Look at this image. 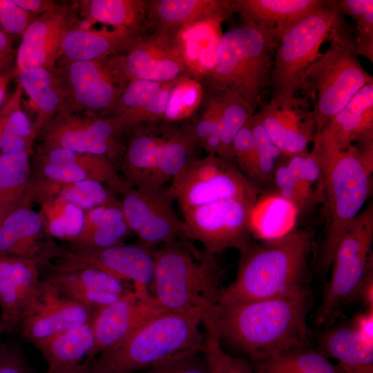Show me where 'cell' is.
<instances>
[{"mask_svg":"<svg viewBox=\"0 0 373 373\" xmlns=\"http://www.w3.org/2000/svg\"><path fill=\"white\" fill-rule=\"evenodd\" d=\"M309 294L307 289L234 304L216 303L202 323L220 343L258 361L305 345Z\"/></svg>","mask_w":373,"mask_h":373,"instance_id":"cell-1","label":"cell"},{"mask_svg":"<svg viewBox=\"0 0 373 373\" xmlns=\"http://www.w3.org/2000/svg\"><path fill=\"white\" fill-rule=\"evenodd\" d=\"M314 232L306 228L240 250L235 280L220 288L216 303L234 304L269 298L305 288Z\"/></svg>","mask_w":373,"mask_h":373,"instance_id":"cell-2","label":"cell"},{"mask_svg":"<svg viewBox=\"0 0 373 373\" xmlns=\"http://www.w3.org/2000/svg\"><path fill=\"white\" fill-rule=\"evenodd\" d=\"M312 142L310 152L321 172L318 188L325 202L326 217L318 267L327 271L348 227L370 197L373 164L363 157L355 145L339 149L325 128L316 132Z\"/></svg>","mask_w":373,"mask_h":373,"instance_id":"cell-3","label":"cell"},{"mask_svg":"<svg viewBox=\"0 0 373 373\" xmlns=\"http://www.w3.org/2000/svg\"><path fill=\"white\" fill-rule=\"evenodd\" d=\"M200 312L162 311L124 341L90 360V373H135L175 354L202 349Z\"/></svg>","mask_w":373,"mask_h":373,"instance_id":"cell-4","label":"cell"},{"mask_svg":"<svg viewBox=\"0 0 373 373\" xmlns=\"http://www.w3.org/2000/svg\"><path fill=\"white\" fill-rule=\"evenodd\" d=\"M151 296L163 311L200 312L216 303L222 266L216 255L200 253L191 244L173 242L155 249Z\"/></svg>","mask_w":373,"mask_h":373,"instance_id":"cell-5","label":"cell"},{"mask_svg":"<svg viewBox=\"0 0 373 373\" xmlns=\"http://www.w3.org/2000/svg\"><path fill=\"white\" fill-rule=\"evenodd\" d=\"M275 48L274 39L256 28H230L220 37L204 86L234 94L254 115L269 91Z\"/></svg>","mask_w":373,"mask_h":373,"instance_id":"cell-6","label":"cell"},{"mask_svg":"<svg viewBox=\"0 0 373 373\" xmlns=\"http://www.w3.org/2000/svg\"><path fill=\"white\" fill-rule=\"evenodd\" d=\"M329 46L307 69L303 95L310 99L316 122V132L343 108L372 76L358 58L355 36L341 15L327 38Z\"/></svg>","mask_w":373,"mask_h":373,"instance_id":"cell-7","label":"cell"},{"mask_svg":"<svg viewBox=\"0 0 373 373\" xmlns=\"http://www.w3.org/2000/svg\"><path fill=\"white\" fill-rule=\"evenodd\" d=\"M341 15L337 0H326L283 34L274 51L270 98L298 95L303 90L307 69Z\"/></svg>","mask_w":373,"mask_h":373,"instance_id":"cell-8","label":"cell"},{"mask_svg":"<svg viewBox=\"0 0 373 373\" xmlns=\"http://www.w3.org/2000/svg\"><path fill=\"white\" fill-rule=\"evenodd\" d=\"M373 203L370 202L348 227L336 250L332 274L318 308L316 321L337 316L348 302L360 296L373 273Z\"/></svg>","mask_w":373,"mask_h":373,"instance_id":"cell-9","label":"cell"},{"mask_svg":"<svg viewBox=\"0 0 373 373\" xmlns=\"http://www.w3.org/2000/svg\"><path fill=\"white\" fill-rule=\"evenodd\" d=\"M167 191L182 211L230 199L257 202L260 191L233 162L209 154L192 161Z\"/></svg>","mask_w":373,"mask_h":373,"instance_id":"cell-10","label":"cell"},{"mask_svg":"<svg viewBox=\"0 0 373 373\" xmlns=\"http://www.w3.org/2000/svg\"><path fill=\"white\" fill-rule=\"evenodd\" d=\"M55 73L68 102L92 113H110L129 82L119 54L89 61H65Z\"/></svg>","mask_w":373,"mask_h":373,"instance_id":"cell-11","label":"cell"},{"mask_svg":"<svg viewBox=\"0 0 373 373\" xmlns=\"http://www.w3.org/2000/svg\"><path fill=\"white\" fill-rule=\"evenodd\" d=\"M257 202L230 199L182 210L191 240L217 255L229 249L239 251L251 240L252 215Z\"/></svg>","mask_w":373,"mask_h":373,"instance_id":"cell-12","label":"cell"},{"mask_svg":"<svg viewBox=\"0 0 373 373\" xmlns=\"http://www.w3.org/2000/svg\"><path fill=\"white\" fill-rule=\"evenodd\" d=\"M122 194V209L140 243L153 248L173 242L191 244L189 229L175 213L167 188L128 187Z\"/></svg>","mask_w":373,"mask_h":373,"instance_id":"cell-13","label":"cell"},{"mask_svg":"<svg viewBox=\"0 0 373 373\" xmlns=\"http://www.w3.org/2000/svg\"><path fill=\"white\" fill-rule=\"evenodd\" d=\"M46 148H64L106 157L115 164L126 150L119 140L124 133L110 117L92 113L79 114L67 107L59 112L45 126Z\"/></svg>","mask_w":373,"mask_h":373,"instance_id":"cell-14","label":"cell"},{"mask_svg":"<svg viewBox=\"0 0 373 373\" xmlns=\"http://www.w3.org/2000/svg\"><path fill=\"white\" fill-rule=\"evenodd\" d=\"M179 32L154 31L142 36L119 54L122 69L130 81L168 82L191 73Z\"/></svg>","mask_w":373,"mask_h":373,"instance_id":"cell-15","label":"cell"},{"mask_svg":"<svg viewBox=\"0 0 373 373\" xmlns=\"http://www.w3.org/2000/svg\"><path fill=\"white\" fill-rule=\"evenodd\" d=\"M155 249L142 243L120 244L104 249H70L57 252L55 267L90 266L100 269L121 280L131 281L134 291L150 297L155 269Z\"/></svg>","mask_w":373,"mask_h":373,"instance_id":"cell-16","label":"cell"},{"mask_svg":"<svg viewBox=\"0 0 373 373\" xmlns=\"http://www.w3.org/2000/svg\"><path fill=\"white\" fill-rule=\"evenodd\" d=\"M254 115L283 157L308 151L316 133L313 105L305 95L271 97Z\"/></svg>","mask_w":373,"mask_h":373,"instance_id":"cell-17","label":"cell"},{"mask_svg":"<svg viewBox=\"0 0 373 373\" xmlns=\"http://www.w3.org/2000/svg\"><path fill=\"white\" fill-rule=\"evenodd\" d=\"M95 309L68 298L46 280L23 311L19 326L32 343L90 323Z\"/></svg>","mask_w":373,"mask_h":373,"instance_id":"cell-18","label":"cell"},{"mask_svg":"<svg viewBox=\"0 0 373 373\" xmlns=\"http://www.w3.org/2000/svg\"><path fill=\"white\" fill-rule=\"evenodd\" d=\"M76 23L69 10L57 5L37 17L21 34L16 52L15 75L19 71L34 68L55 71L56 64L61 58L63 39Z\"/></svg>","mask_w":373,"mask_h":373,"instance_id":"cell-19","label":"cell"},{"mask_svg":"<svg viewBox=\"0 0 373 373\" xmlns=\"http://www.w3.org/2000/svg\"><path fill=\"white\" fill-rule=\"evenodd\" d=\"M152 296L128 291L115 302L95 309L90 324L95 346L91 356L115 346L149 319L162 312Z\"/></svg>","mask_w":373,"mask_h":373,"instance_id":"cell-20","label":"cell"},{"mask_svg":"<svg viewBox=\"0 0 373 373\" xmlns=\"http://www.w3.org/2000/svg\"><path fill=\"white\" fill-rule=\"evenodd\" d=\"M45 280L66 297L94 309L128 291L122 280L90 266L53 267Z\"/></svg>","mask_w":373,"mask_h":373,"instance_id":"cell-21","label":"cell"},{"mask_svg":"<svg viewBox=\"0 0 373 373\" xmlns=\"http://www.w3.org/2000/svg\"><path fill=\"white\" fill-rule=\"evenodd\" d=\"M179 78L168 82L130 81L109 117L124 133L141 124L164 122L171 93Z\"/></svg>","mask_w":373,"mask_h":373,"instance_id":"cell-22","label":"cell"},{"mask_svg":"<svg viewBox=\"0 0 373 373\" xmlns=\"http://www.w3.org/2000/svg\"><path fill=\"white\" fill-rule=\"evenodd\" d=\"M233 13L231 0H148L146 23L153 31L180 32L202 22H222Z\"/></svg>","mask_w":373,"mask_h":373,"instance_id":"cell-23","label":"cell"},{"mask_svg":"<svg viewBox=\"0 0 373 373\" xmlns=\"http://www.w3.org/2000/svg\"><path fill=\"white\" fill-rule=\"evenodd\" d=\"M326 0H231L242 23L274 39L276 45L298 21L322 6Z\"/></svg>","mask_w":373,"mask_h":373,"instance_id":"cell-24","label":"cell"},{"mask_svg":"<svg viewBox=\"0 0 373 373\" xmlns=\"http://www.w3.org/2000/svg\"><path fill=\"white\" fill-rule=\"evenodd\" d=\"M143 35L104 26L100 30L83 28L77 23L66 33L61 48L64 61H89L119 54Z\"/></svg>","mask_w":373,"mask_h":373,"instance_id":"cell-25","label":"cell"},{"mask_svg":"<svg viewBox=\"0 0 373 373\" xmlns=\"http://www.w3.org/2000/svg\"><path fill=\"white\" fill-rule=\"evenodd\" d=\"M41 214L23 206L6 215L0 222V256L44 260L50 250L40 242L44 229Z\"/></svg>","mask_w":373,"mask_h":373,"instance_id":"cell-26","label":"cell"},{"mask_svg":"<svg viewBox=\"0 0 373 373\" xmlns=\"http://www.w3.org/2000/svg\"><path fill=\"white\" fill-rule=\"evenodd\" d=\"M162 123H144L131 130L132 133L120 162L124 182L128 187H149L155 164Z\"/></svg>","mask_w":373,"mask_h":373,"instance_id":"cell-27","label":"cell"},{"mask_svg":"<svg viewBox=\"0 0 373 373\" xmlns=\"http://www.w3.org/2000/svg\"><path fill=\"white\" fill-rule=\"evenodd\" d=\"M323 128L341 150L373 137V83L358 91Z\"/></svg>","mask_w":373,"mask_h":373,"instance_id":"cell-28","label":"cell"},{"mask_svg":"<svg viewBox=\"0 0 373 373\" xmlns=\"http://www.w3.org/2000/svg\"><path fill=\"white\" fill-rule=\"evenodd\" d=\"M15 75L37 113L33 124L37 135L59 112L68 107L67 98L55 71L34 68Z\"/></svg>","mask_w":373,"mask_h":373,"instance_id":"cell-29","label":"cell"},{"mask_svg":"<svg viewBox=\"0 0 373 373\" xmlns=\"http://www.w3.org/2000/svg\"><path fill=\"white\" fill-rule=\"evenodd\" d=\"M197 144L183 126L162 123L155 167L149 187H162L195 160Z\"/></svg>","mask_w":373,"mask_h":373,"instance_id":"cell-30","label":"cell"},{"mask_svg":"<svg viewBox=\"0 0 373 373\" xmlns=\"http://www.w3.org/2000/svg\"><path fill=\"white\" fill-rule=\"evenodd\" d=\"M320 343L343 373H373V343L352 325L329 329L322 334Z\"/></svg>","mask_w":373,"mask_h":373,"instance_id":"cell-31","label":"cell"},{"mask_svg":"<svg viewBox=\"0 0 373 373\" xmlns=\"http://www.w3.org/2000/svg\"><path fill=\"white\" fill-rule=\"evenodd\" d=\"M131 232L120 203L87 211L80 235L71 249H104L124 243Z\"/></svg>","mask_w":373,"mask_h":373,"instance_id":"cell-32","label":"cell"},{"mask_svg":"<svg viewBox=\"0 0 373 373\" xmlns=\"http://www.w3.org/2000/svg\"><path fill=\"white\" fill-rule=\"evenodd\" d=\"M40 351L48 367L79 363L91 360L95 340L90 323L57 333L32 343Z\"/></svg>","mask_w":373,"mask_h":373,"instance_id":"cell-33","label":"cell"},{"mask_svg":"<svg viewBox=\"0 0 373 373\" xmlns=\"http://www.w3.org/2000/svg\"><path fill=\"white\" fill-rule=\"evenodd\" d=\"M90 24L102 23L143 35L148 30L147 0H89L79 2Z\"/></svg>","mask_w":373,"mask_h":373,"instance_id":"cell-34","label":"cell"},{"mask_svg":"<svg viewBox=\"0 0 373 373\" xmlns=\"http://www.w3.org/2000/svg\"><path fill=\"white\" fill-rule=\"evenodd\" d=\"M29 153L0 154V222L32 197Z\"/></svg>","mask_w":373,"mask_h":373,"instance_id":"cell-35","label":"cell"},{"mask_svg":"<svg viewBox=\"0 0 373 373\" xmlns=\"http://www.w3.org/2000/svg\"><path fill=\"white\" fill-rule=\"evenodd\" d=\"M22 88L18 83L0 111V151L2 153L28 152L36 133L21 106Z\"/></svg>","mask_w":373,"mask_h":373,"instance_id":"cell-36","label":"cell"},{"mask_svg":"<svg viewBox=\"0 0 373 373\" xmlns=\"http://www.w3.org/2000/svg\"><path fill=\"white\" fill-rule=\"evenodd\" d=\"M251 362L256 373H343L325 354L305 345Z\"/></svg>","mask_w":373,"mask_h":373,"instance_id":"cell-37","label":"cell"},{"mask_svg":"<svg viewBox=\"0 0 373 373\" xmlns=\"http://www.w3.org/2000/svg\"><path fill=\"white\" fill-rule=\"evenodd\" d=\"M205 92L201 105L195 113L182 125L198 146L209 155H218L219 142L218 127L221 117L224 90L204 86Z\"/></svg>","mask_w":373,"mask_h":373,"instance_id":"cell-38","label":"cell"},{"mask_svg":"<svg viewBox=\"0 0 373 373\" xmlns=\"http://www.w3.org/2000/svg\"><path fill=\"white\" fill-rule=\"evenodd\" d=\"M44 202L47 219L44 227L48 233L54 238L70 242L76 239L84 227V210L57 196Z\"/></svg>","mask_w":373,"mask_h":373,"instance_id":"cell-39","label":"cell"},{"mask_svg":"<svg viewBox=\"0 0 373 373\" xmlns=\"http://www.w3.org/2000/svg\"><path fill=\"white\" fill-rule=\"evenodd\" d=\"M205 88L192 73L181 76L172 90L164 123L175 124L186 120L202 104Z\"/></svg>","mask_w":373,"mask_h":373,"instance_id":"cell-40","label":"cell"},{"mask_svg":"<svg viewBox=\"0 0 373 373\" xmlns=\"http://www.w3.org/2000/svg\"><path fill=\"white\" fill-rule=\"evenodd\" d=\"M251 115H253L249 113L241 99L225 90L222 111L217 131L219 142L217 156L233 162L232 148L233 140Z\"/></svg>","mask_w":373,"mask_h":373,"instance_id":"cell-41","label":"cell"},{"mask_svg":"<svg viewBox=\"0 0 373 373\" xmlns=\"http://www.w3.org/2000/svg\"><path fill=\"white\" fill-rule=\"evenodd\" d=\"M26 305L14 274L11 258L0 256L1 318L11 329L19 326Z\"/></svg>","mask_w":373,"mask_h":373,"instance_id":"cell-42","label":"cell"},{"mask_svg":"<svg viewBox=\"0 0 373 373\" xmlns=\"http://www.w3.org/2000/svg\"><path fill=\"white\" fill-rule=\"evenodd\" d=\"M273 183L280 195L293 204L298 211H308L323 195L318 189L298 180L289 171L285 162L279 160L274 174Z\"/></svg>","mask_w":373,"mask_h":373,"instance_id":"cell-43","label":"cell"},{"mask_svg":"<svg viewBox=\"0 0 373 373\" xmlns=\"http://www.w3.org/2000/svg\"><path fill=\"white\" fill-rule=\"evenodd\" d=\"M341 13L356 23L357 51L373 63V1L337 0Z\"/></svg>","mask_w":373,"mask_h":373,"instance_id":"cell-44","label":"cell"},{"mask_svg":"<svg viewBox=\"0 0 373 373\" xmlns=\"http://www.w3.org/2000/svg\"><path fill=\"white\" fill-rule=\"evenodd\" d=\"M56 195L87 211L102 205L120 203L112 190L103 183L93 180L61 186Z\"/></svg>","mask_w":373,"mask_h":373,"instance_id":"cell-45","label":"cell"},{"mask_svg":"<svg viewBox=\"0 0 373 373\" xmlns=\"http://www.w3.org/2000/svg\"><path fill=\"white\" fill-rule=\"evenodd\" d=\"M205 330L202 351L209 373H256L249 360L227 352L216 336Z\"/></svg>","mask_w":373,"mask_h":373,"instance_id":"cell-46","label":"cell"},{"mask_svg":"<svg viewBox=\"0 0 373 373\" xmlns=\"http://www.w3.org/2000/svg\"><path fill=\"white\" fill-rule=\"evenodd\" d=\"M251 128L257 154L256 181L273 183L274 171L282 154L254 115L251 118Z\"/></svg>","mask_w":373,"mask_h":373,"instance_id":"cell-47","label":"cell"},{"mask_svg":"<svg viewBox=\"0 0 373 373\" xmlns=\"http://www.w3.org/2000/svg\"><path fill=\"white\" fill-rule=\"evenodd\" d=\"M252 115L236 135L233 142V162L248 178H257V154L251 128Z\"/></svg>","mask_w":373,"mask_h":373,"instance_id":"cell-48","label":"cell"},{"mask_svg":"<svg viewBox=\"0 0 373 373\" xmlns=\"http://www.w3.org/2000/svg\"><path fill=\"white\" fill-rule=\"evenodd\" d=\"M202 349L175 354L138 373H209Z\"/></svg>","mask_w":373,"mask_h":373,"instance_id":"cell-49","label":"cell"},{"mask_svg":"<svg viewBox=\"0 0 373 373\" xmlns=\"http://www.w3.org/2000/svg\"><path fill=\"white\" fill-rule=\"evenodd\" d=\"M35 19L33 14L21 8L13 0H0V26L5 32L22 34Z\"/></svg>","mask_w":373,"mask_h":373,"instance_id":"cell-50","label":"cell"},{"mask_svg":"<svg viewBox=\"0 0 373 373\" xmlns=\"http://www.w3.org/2000/svg\"><path fill=\"white\" fill-rule=\"evenodd\" d=\"M15 58L16 59L12 36L0 30V75L15 70L12 69Z\"/></svg>","mask_w":373,"mask_h":373,"instance_id":"cell-51","label":"cell"},{"mask_svg":"<svg viewBox=\"0 0 373 373\" xmlns=\"http://www.w3.org/2000/svg\"><path fill=\"white\" fill-rule=\"evenodd\" d=\"M0 373H28L24 361L17 349H9L0 361Z\"/></svg>","mask_w":373,"mask_h":373,"instance_id":"cell-52","label":"cell"},{"mask_svg":"<svg viewBox=\"0 0 373 373\" xmlns=\"http://www.w3.org/2000/svg\"><path fill=\"white\" fill-rule=\"evenodd\" d=\"M352 326L363 338L373 343V309L357 314Z\"/></svg>","mask_w":373,"mask_h":373,"instance_id":"cell-53","label":"cell"},{"mask_svg":"<svg viewBox=\"0 0 373 373\" xmlns=\"http://www.w3.org/2000/svg\"><path fill=\"white\" fill-rule=\"evenodd\" d=\"M21 8L32 14H44L57 5L52 1L44 0H13Z\"/></svg>","mask_w":373,"mask_h":373,"instance_id":"cell-54","label":"cell"},{"mask_svg":"<svg viewBox=\"0 0 373 373\" xmlns=\"http://www.w3.org/2000/svg\"><path fill=\"white\" fill-rule=\"evenodd\" d=\"M44 373H90V360L75 365L48 367Z\"/></svg>","mask_w":373,"mask_h":373,"instance_id":"cell-55","label":"cell"},{"mask_svg":"<svg viewBox=\"0 0 373 373\" xmlns=\"http://www.w3.org/2000/svg\"><path fill=\"white\" fill-rule=\"evenodd\" d=\"M14 75L15 70L8 74L0 75V105L5 98L8 83Z\"/></svg>","mask_w":373,"mask_h":373,"instance_id":"cell-56","label":"cell"},{"mask_svg":"<svg viewBox=\"0 0 373 373\" xmlns=\"http://www.w3.org/2000/svg\"><path fill=\"white\" fill-rule=\"evenodd\" d=\"M10 330V327L0 317V333Z\"/></svg>","mask_w":373,"mask_h":373,"instance_id":"cell-57","label":"cell"},{"mask_svg":"<svg viewBox=\"0 0 373 373\" xmlns=\"http://www.w3.org/2000/svg\"><path fill=\"white\" fill-rule=\"evenodd\" d=\"M8 350L9 348L5 347L3 344L0 343V361L6 355Z\"/></svg>","mask_w":373,"mask_h":373,"instance_id":"cell-58","label":"cell"}]
</instances>
